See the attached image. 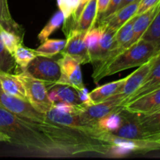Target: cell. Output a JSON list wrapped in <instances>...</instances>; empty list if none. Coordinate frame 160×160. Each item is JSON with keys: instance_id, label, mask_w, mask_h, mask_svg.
I'll list each match as a JSON object with an SVG mask.
<instances>
[{"instance_id": "44dd1931", "label": "cell", "mask_w": 160, "mask_h": 160, "mask_svg": "<svg viewBox=\"0 0 160 160\" xmlns=\"http://www.w3.org/2000/svg\"><path fill=\"white\" fill-rule=\"evenodd\" d=\"M103 30H104V27L99 23V25L96 28L92 27L86 33L85 37H84V42H85L88 49L92 63L95 61V58H96L98 45H99V42L102 34Z\"/></svg>"}, {"instance_id": "d6986e66", "label": "cell", "mask_w": 160, "mask_h": 160, "mask_svg": "<svg viewBox=\"0 0 160 160\" xmlns=\"http://www.w3.org/2000/svg\"><path fill=\"white\" fill-rule=\"evenodd\" d=\"M138 114L141 126L152 140L160 135V110L149 114Z\"/></svg>"}, {"instance_id": "e575fe53", "label": "cell", "mask_w": 160, "mask_h": 160, "mask_svg": "<svg viewBox=\"0 0 160 160\" xmlns=\"http://www.w3.org/2000/svg\"><path fill=\"white\" fill-rule=\"evenodd\" d=\"M110 0H97V17L95 23L98 21L100 17L107 9Z\"/></svg>"}, {"instance_id": "2e32d148", "label": "cell", "mask_w": 160, "mask_h": 160, "mask_svg": "<svg viewBox=\"0 0 160 160\" xmlns=\"http://www.w3.org/2000/svg\"><path fill=\"white\" fill-rule=\"evenodd\" d=\"M127 80V77L117 81L109 82L108 84L98 86L96 88L89 92V95L94 104H98L110 97L120 93Z\"/></svg>"}, {"instance_id": "30bf717a", "label": "cell", "mask_w": 160, "mask_h": 160, "mask_svg": "<svg viewBox=\"0 0 160 160\" xmlns=\"http://www.w3.org/2000/svg\"><path fill=\"white\" fill-rule=\"evenodd\" d=\"M123 98L117 94L102 102L85 107L79 115L90 123H97V121L105 116L120 110L123 107Z\"/></svg>"}, {"instance_id": "d4e9b609", "label": "cell", "mask_w": 160, "mask_h": 160, "mask_svg": "<svg viewBox=\"0 0 160 160\" xmlns=\"http://www.w3.org/2000/svg\"><path fill=\"white\" fill-rule=\"evenodd\" d=\"M0 35L3 45L12 55L20 45H23V39L20 34L3 28L2 24L0 25Z\"/></svg>"}, {"instance_id": "4316f807", "label": "cell", "mask_w": 160, "mask_h": 160, "mask_svg": "<svg viewBox=\"0 0 160 160\" xmlns=\"http://www.w3.org/2000/svg\"><path fill=\"white\" fill-rule=\"evenodd\" d=\"M120 109L116 111V112H111V113L105 116L102 118L99 119L97 121V125L98 128L102 131H107V132H112L118 129L122 122Z\"/></svg>"}, {"instance_id": "ba28073f", "label": "cell", "mask_w": 160, "mask_h": 160, "mask_svg": "<svg viewBox=\"0 0 160 160\" xmlns=\"http://www.w3.org/2000/svg\"><path fill=\"white\" fill-rule=\"evenodd\" d=\"M122 122L120 128L110 132L113 135L123 138L134 140H148L152 139L142 128L138 120V114L131 112L123 109H120Z\"/></svg>"}, {"instance_id": "5bb4252c", "label": "cell", "mask_w": 160, "mask_h": 160, "mask_svg": "<svg viewBox=\"0 0 160 160\" xmlns=\"http://www.w3.org/2000/svg\"><path fill=\"white\" fill-rule=\"evenodd\" d=\"M139 2L140 0L133 2L117 10L107 18L100 20L98 23L104 24L109 29L117 31V30L120 29L130 19L136 15Z\"/></svg>"}, {"instance_id": "603a6c76", "label": "cell", "mask_w": 160, "mask_h": 160, "mask_svg": "<svg viewBox=\"0 0 160 160\" xmlns=\"http://www.w3.org/2000/svg\"><path fill=\"white\" fill-rule=\"evenodd\" d=\"M48 89H52L56 92L59 102H63L72 105H82L77 92L70 86L55 84Z\"/></svg>"}, {"instance_id": "4dcf8cb0", "label": "cell", "mask_w": 160, "mask_h": 160, "mask_svg": "<svg viewBox=\"0 0 160 160\" xmlns=\"http://www.w3.org/2000/svg\"><path fill=\"white\" fill-rule=\"evenodd\" d=\"M57 4L59 10L63 14L64 20L70 18L75 12L72 0H57Z\"/></svg>"}, {"instance_id": "3957f363", "label": "cell", "mask_w": 160, "mask_h": 160, "mask_svg": "<svg viewBox=\"0 0 160 160\" xmlns=\"http://www.w3.org/2000/svg\"><path fill=\"white\" fill-rule=\"evenodd\" d=\"M16 75L24 88L28 103L37 112L45 115L52 108L53 103L48 98L45 83L34 78L25 70Z\"/></svg>"}, {"instance_id": "f1b7e54d", "label": "cell", "mask_w": 160, "mask_h": 160, "mask_svg": "<svg viewBox=\"0 0 160 160\" xmlns=\"http://www.w3.org/2000/svg\"><path fill=\"white\" fill-rule=\"evenodd\" d=\"M140 39L153 42L159 47L160 51V6L150 26Z\"/></svg>"}, {"instance_id": "8fae6325", "label": "cell", "mask_w": 160, "mask_h": 160, "mask_svg": "<svg viewBox=\"0 0 160 160\" xmlns=\"http://www.w3.org/2000/svg\"><path fill=\"white\" fill-rule=\"evenodd\" d=\"M123 107L129 112L139 114H149L160 110V88L123 105Z\"/></svg>"}, {"instance_id": "7402d4cb", "label": "cell", "mask_w": 160, "mask_h": 160, "mask_svg": "<svg viewBox=\"0 0 160 160\" xmlns=\"http://www.w3.org/2000/svg\"><path fill=\"white\" fill-rule=\"evenodd\" d=\"M66 45V39H46L38 48L34 49L37 56L52 57L62 52Z\"/></svg>"}, {"instance_id": "cb8c5ba5", "label": "cell", "mask_w": 160, "mask_h": 160, "mask_svg": "<svg viewBox=\"0 0 160 160\" xmlns=\"http://www.w3.org/2000/svg\"><path fill=\"white\" fill-rule=\"evenodd\" d=\"M63 22L64 17L62 12L60 10L55 12L52 17L48 21V23H46V25L42 28V31L39 32L38 35V39L40 41L41 43L48 39L54 31L59 29L62 25Z\"/></svg>"}, {"instance_id": "ac0fdd59", "label": "cell", "mask_w": 160, "mask_h": 160, "mask_svg": "<svg viewBox=\"0 0 160 160\" xmlns=\"http://www.w3.org/2000/svg\"><path fill=\"white\" fill-rule=\"evenodd\" d=\"M96 17L97 0H90L81 11L74 28L88 32L95 25Z\"/></svg>"}, {"instance_id": "f546056e", "label": "cell", "mask_w": 160, "mask_h": 160, "mask_svg": "<svg viewBox=\"0 0 160 160\" xmlns=\"http://www.w3.org/2000/svg\"><path fill=\"white\" fill-rule=\"evenodd\" d=\"M1 25V24H0ZM16 64L14 58L6 48L0 35V71L11 73L15 69Z\"/></svg>"}, {"instance_id": "277c9868", "label": "cell", "mask_w": 160, "mask_h": 160, "mask_svg": "<svg viewBox=\"0 0 160 160\" xmlns=\"http://www.w3.org/2000/svg\"><path fill=\"white\" fill-rule=\"evenodd\" d=\"M24 70L34 78L45 83L46 87L49 85V88L55 85L61 77L60 66L58 60L46 56H37Z\"/></svg>"}, {"instance_id": "8992f818", "label": "cell", "mask_w": 160, "mask_h": 160, "mask_svg": "<svg viewBox=\"0 0 160 160\" xmlns=\"http://www.w3.org/2000/svg\"><path fill=\"white\" fill-rule=\"evenodd\" d=\"M61 70V77L56 84L67 85L75 91L84 87L83 82L81 64L75 58L67 54H62L58 60Z\"/></svg>"}, {"instance_id": "484cf974", "label": "cell", "mask_w": 160, "mask_h": 160, "mask_svg": "<svg viewBox=\"0 0 160 160\" xmlns=\"http://www.w3.org/2000/svg\"><path fill=\"white\" fill-rule=\"evenodd\" d=\"M12 56H13L17 66H18L22 70H24L28 64L37 56V55L34 52V49L27 48L22 45H20L14 51Z\"/></svg>"}, {"instance_id": "9a60e30c", "label": "cell", "mask_w": 160, "mask_h": 160, "mask_svg": "<svg viewBox=\"0 0 160 160\" xmlns=\"http://www.w3.org/2000/svg\"><path fill=\"white\" fill-rule=\"evenodd\" d=\"M159 6L160 2L154 7L145 11L143 13L137 16V18L134 21V25H133V37L131 38V42L128 44V47H130L133 44L140 40L142 36L147 31L154 17H156V13H157L158 10L159 9Z\"/></svg>"}, {"instance_id": "d6a6232c", "label": "cell", "mask_w": 160, "mask_h": 160, "mask_svg": "<svg viewBox=\"0 0 160 160\" xmlns=\"http://www.w3.org/2000/svg\"><path fill=\"white\" fill-rule=\"evenodd\" d=\"M121 2H122V0H110L107 9H106V11L103 12L102 15L100 17L99 20H98V22H99L100 20H104V19L107 18V17H109V16L112 15L113 12H115L116 11H117V8L119 7L120 4L121 3Z\"/></svg>"}, {"instance_id": "f35d334b", "label": "cell", "mask_w": 160, "mask_h": 160, "mask_svg": "<svg viewBox=\"0 0 160 160\" xmlns=\"http://www.w3.org/2000/svg\"><path fill=\"white\" fill-rule=\"evenodd\" d=\"M159 53H160V51H159Z\"/></svg>"}, {"instance_id": "4fadbf2b", "label": "cell", "mask_w": 160, "mask_h": 160, "mask_svg": "<svg viewBox=\"0 0 160 160\" xmlns=\"http://www.w3.org/2000/svg\"><path fill=\"white\" fill-rule=\"evenodd\" d=\"M153 59H154V57L147 62L144 63L143 65L138 67V68L135 71H134L127 77V80L123 84V88H122L121 91L120 92V93H118L120 95V97L123 98V104L142 85L146 76L148 75V72H149L152 64L153 62Z\"/></svg>"}, {"instance_id": "8d00e7d4", "label": "cell", "mask_w": 160, "mask_h": 160, "mask_svg": "<svg viewBox=\"0 0 160 160\" xmlns=\"http://www.w3.org/2000/svg\"><path fill=\"white\" fill-rule=\"evenodd\" d=\"M134 1H137V0H122L121 3H120V6H119V7L117 8V10H118V9H121V8L123 7V6H127V5L130 4V3L133 2H134Z\"/></svg>"}, {"instance_id": "7c38bea8", "label": "cell", "mask_w": 160, "mask_h": 160, "mask_svg": "<svg viewBox=\"0 0 160 160\" xmlns=\"http://www.w3.org/2000/svg\"><path fill=\"white\" fill-rule=\"evenodd\" d=\"M160 88V53L156 55L153 59V62L150 68L148 75L145 78V81L142 85L138 88L134 94L131 95L123 105L133 101L138 98L143 96L152 91Z\"/></svg>"}, {"instance_id": "7a4b0ae2", "label": "cell", "mask_w": 160, "mask_h": 160, "mask_svg": "<svg viewBox=\"0 0 160 160\" xmlns=\"http://www.w3.org/2000/svg\"><path fill=\"white\" fill-rule=\"evenodd\" d=\"M159 52V48L156 44L140 39L125 48L102 67L94 71L92 78L97 83L105 77L111 76L133 67H140L155 57Z\"/></svg>"}, {"instance_id": "d590c367", "label": "cell", "mask_w": 160, "mask_h": 160, "mask_svg": "<svg viewBox=\"0 0 160 160\" xmlns=\"http://www.w3.org/2000/svg\"><path fill=\"white\" fill-rule=\"evenodd\" d=\"M10 142V138L4 132L0 131V142Z\"/></svg>"}, {"instance_id": "74e56055", "label": "cell", "mask_w": 160, "mask_h": 160, "mask_svg": "<svg viewBox=\"0 0 160 160\" xmlns=\"http://www.w3.org/2000/svg\"><path fill=\"white\" fill-rule=\"evenodd\" d=\"M154 140L156 141V142H157L158 143H159L160 144V135H159V136H157V137H156L154 138Z\"/></svg>"}, {"instance_id": "6da1fadb", "label": "cell", "mask_w": 160, "mask_h": 160, "mask_svg": "<svg viewBox=\"0 0 160 160\" xmlns=\"http://www.w3.org/2000/svg\"><path fill=\"white\" fill-rule=\"evenodd\" d=\"M0 131L16 145L42 157H71L86 153L109 156L110 144L96 140L70 127L50 120L36 122L0 109Z\"/></svg>"}, {"instance_id": "52a82bcc", "label": "cell", "mask_w": 160, "mask_h": 160, "mask_svg": "<svg viewBox=\"0 0 160 160\" xmlns=\"http://www.w3.org/2000/svg\"><path fill=\"white\" fill-rule=\"evenodd\" d=\"M86 33L77 28H70L66 32L67 39L65 47L60 52L61 55L67 54L75 58L81 62V65L91 62L88 49L84 42Z\"/></svg>"}, {"instance_id": "836d02e7", "label": "cell", "mask_w": 160, "mask_h": 160, "mask_svg": "<svg viewBox=\"0 0 160 160\" xmlns=\"http://www.w3.org/2000/svg\"><path fill=\"white\" fill-rule=\"evenodd\" d=\"M76 92L78 93V96H79V98L83 106L88 107V106L93 105V102H92V99L90 98V95H89L88 90L85 87L79 89V90L76 91Z\"/></svg>"}, {"instance_id": "1f68e13d", "label": "cell", "mask_w": 160, "mask_h": 160, "mask_svg": "<svg viewBox=\"0 0 160 160\" xmlns=\"http://www.w3.org/2000/svg\"><path fill=\"white\" fill-rule=\"evenodd\" d=\"M160 2V0H140L136 16H138L140 14L143 13L145 11L148 10L151 8L154 7L156 5Z\"/></svg>"}, {"instance_id": "ffe728a7", "label": "cell", "mask_w": 160, "mask_h": 160, "mask_svg": "<svg viewBox=\"0 0 160 160\" xmlns=\"http://www.w3.org/2000/svg\"><path fill=\"white\" fill-rule=\"evenodd\" d=\"M100 24L104 27V30H103L102 34L101 39H100L96 58H95V61L92 62L93 65H95V64L101 62L107 56L108 53L109 52V51L112 48V45H113L114 38H115L116 32H117V31H114L112 30L107 28L102 23H100Z\"/></svg>"}, {"instance_id": "9c48e42d", "label": "cell", "mask_w": 160, "mask_h": 160, "mask_svg": "<svg viewBox=\"0 0 160 160\" xmlns=\"http://www.w3.org/2000/svg\"><path fill=\"white\" fill-rule=\"evenodd\" d=\"M100 141L117 145L121 148L130 150L133 153L148 152L151 151L160 149V144L154 140H134V139L123 138L113 135L110 132L103 131L99 138Z\"/></svg>"}, {"instance_id": "e0dca14e", "label": "cell", "mask_w": 160, "mask_h": 160, "mask_svg": "<svg viewBox=\"0 0 160 160\" xmlns=\"http://www.w3.org/2000/svg\"><path fill=\"white\" fill-rule=\"evenodd\" d=\"M0 84L7 94L28 102L24 88L16 74L0 71Z\"/></svg>"}, {"instance_id": "5b68a950", "label": "cell", "mask_w": 160, "mask_h": 160, "mask_svg": "<svg viewBox=\"0 0 160 160\" xmlns=\"http://www.w3.org/2000/svg\"><path fill=\"white\" fill-rule=\"evenodd\" d=\"M0 109L16 114L22 118L36 122L48 120L45 114L37 112L28 102L12 96L4 92L0 84Z\"/></svg>"}, {"instance_id": "83f0119b", "label": "cell", "mask_w": 160, "mask_h": 160, "mask_svg": "<svg viewBox=\"0 0 160 160\" xmlns=\"http://www.w3.org/2000/svg\"><path fill=\"white\" fill-rule=\"evenodd\" d=\"M0 24L2 25L3 28L17 34L21 31L20 26L14 21L11 16L7 0H0Z\"/></svg>"}]
</instances>
